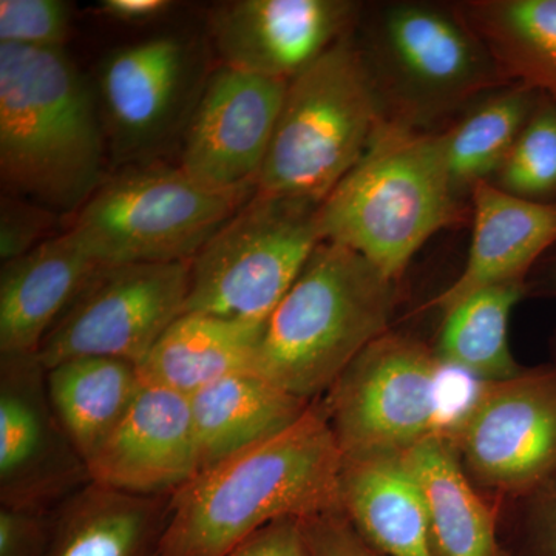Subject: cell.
I'll use <instances>...</instances> for the list:
<instances>
[{
  "mask_svg": "<svg viewBox=\"0 0 556 556\" xmlns=\"http://www.w3.org/2000/svg\"><path fill=\"white\" fill-rule=\"evenodd\" d=\"M342 466L317 399L283 433L200 471L170 496L160 556H226L277 519L338 510Z\"/></svg>",
  "mask_w": 556,
  "mask_h": 556,
  "instance_id": "obj_1",
  "label": "cell"
},
{
  "mask_svg": "<svg viewBox=\"0 0 556 556\" xmlns=\"http://www.w3.org/2000/svg\"><path fill=\"white\" fill-rule=\"evenodd\" d=\"M97 93L64 50L0 43L2 193L75 215L104 181Z\"/></svg>",
  "mask_w": 556,
  "mask_h": 556,
  "instance_id": "obj_2",
  "label": "cell"
},
{
  "mask_svg": "<svg viewBox=\"0 0 556 556\" xmlns=\"http://www.w3.org/2000/svg\"><path fill=\"white\" fill-rule=\"evenodd\" d=\"M441 131L383 119L354 169L318 206L321 241L342 244L390 280L431 237L463 222Z\"/></svg>",
  "mask_w": 556,
  "mask_h": 556,
  "instance_id": "obj_3",
  "label": "cell"
},
{
  "mask_svg": "<svg viewBox=\"0 0 556 556\" xmlns=\"http://www.w3.org/2000/svg\"><path fill=\"white\" fill-rule=\"evenodd\" d=\"M396 285L353 249L321 241L266 320L255 371L317 401L390 331Z\"/></svg>",
  "mask_w": 556,
  "mask_h": 556,
  "instance_id": "obj_4",
  "label": "cell"
},
{
  "mask_svg": "<svg viewBox=\"0 0 556 556\" xmlns=\"http://www.w3.org/2000/svg\"><path fill=\"white\" fill-rule=\"evenodd\" d=\"M386 119L354 31L289 80L255 193L321 204Z\"/></svg>",
  "mask_w": 556,
  "mask_h": 556,
  "instance_id": "obj_5",
  "label": "cell"
},
{
  "mask_svg": "<svg viewBox=\"0 0 556 556\" xmlns=\"http://www.w3.org/2000/svg\"><path fill=\"white\" fill-rule=\"evenodd\" d=\"M358 46L386 118L415 129L428 130L507 84L456 5L388 3Z\"/></svg>",
  "mask_w": 556,
  "mask_h": 556,
  "instance_id": "obj_6",
  "label": "cell"
},
{
  "mask_svg": "<svg viewBox=\"0 0 556 556\" xmlns=\"http://www.w3.org/2000/svg\"><path fill=\"white\" fill-rule=\"evenodd\" d=\"M247 201L203 188L179 166H134L105 178L68 229L101 266L190 263Z\"/></svg>",
  "mask_w": 556,
  "mask_h": 556,
  "instance_id": "obj_7",
  "label": "cell"
},
{
  "mask_svg": "<svg viewBox=\"0 0 556 556\" xmlns=\"http://www.w3.org/2000/svg\"><path fill=\"white\" fill-rule=\"evenodd\" d=\"M318 206L254 193L190 262L185 314L266 324L321 243Z\"/></svg>",
  "mask_w": 556,
  "mask_h": 556,
  "instance_id": "obj_8",
  "label": "cell"
},
{
  "mask_svg": "<svg viewBox=\"0 0 556 556\" xmlns=\"http://www.w3.org/2000/svg\"><path fill=\"white\" fill-rule=\"evenodd\" d=\"M439 364L419 340L388 331L320 401L345 459L404 456L439 426Z\"/></svg>",
  "mask_w": 556,
  "mask_h": 556,
  "instance_id": "obj_9",
  "label": "cell"
},
{
  "mask_svg": "<svg viewBox=\"0 0 556 556\" xmlns=\"http://www.w3.org/2000/svg\"><path fill=\"white\" fill-rule=\"evenodd\" d=\"M189 270V262L100 266L43 339V367L78 357L138 365L185 314Z\"/></svg>",
  "mask_w": 556,
  "mask_h": 556,
  "instance_id": "obj_10",
  "label": "cell"
},
{
  "mask_svg": "<svg viewBox=\"0 0 556 556\" xmlns=\"http://www.w3.org/2000/svg\"><path fill=\"white\" fill-rule=\"evenodd\" d=\"M475 485L522 495L556 477V365L482 383L447 430Z\"/></svg>",
  "mask_w": 556,
  "mask_h": 556,
  "instance_id": "obj_11",
  "label": "cell"
},
{
  "mask_svg": "<svg viewBox=\"0 0 556 556\" xmlns=\"http://www.w3.org/2000/svg\"><path fill=\"white\" fill-rule=\"evenodd\" d=\"M287 87V80L222 65L204 80L186 119L179 169L212 192L251 199Z\"/></svg>",
  "mask_w": 556,
  "mask_h": 556,
  "instance_id": "obj_12",
  "label": "cell"
},
{
  "mask_svg": "<svg viewBox=\"0 0 556 556\" xmlns=\"http://www.w3.org/2000/svg\"><path fill=\"white\" fill-rule=\"evenodd\" d=\"M90 482L38 353L0 354V506L53 510Z\"/></svg>",
  "mask_w": 556,
  "mask_h": 556,
  "instance_id": "obj_13",
  "label": "cell"
},
{
  "mask_svg": "<svg viewBox=\"0 0 556 556\" xmlns=\"http://www.w3.org/2000/svg\"><path fill=\"white\" fill-rule=\"evenodd\" d=\"M362 10L353 0H236L212 10L208 35L222 65L289 83L351 35Z\"/></svg>",
  "mask_w": 556,
  "mask_h": 556,
  "instance_id": "obj_14",
  "label": "cell"
},
{
  "mask_svg": "<svg viewBox=\"0 0 556 556\" xmlns=\"http://www.w3.org/2000/svg\"><path fill=\"white\" fill-rule=\"evenodd\" d=\"M193 78L192 43L179 36L139 40L101 62L97 98L116 156H141L169 137L188 112Z\"/></svg>",
  "mask_w": 556,
  "mask_h": 556,
  "instance_id": "obj_15",
  "label": "cell"
},
{
  "mask_svg": "<svg viewBox=\"0 0 556 556\" xmlns=\"http://www.w3.org/2000/svg\"><path fill=\"white\" fill-rule=\"evenodd\" d=\"M90 481L137 496H174L200 470L190 399L144 386L89 463Z\"/></svg>",
  "mask_w": 556,
  "mask_h": 556,
  "instance_id": "obj_16",
  "label": "cell"
},
{
  "mask_svg": "<svg viewBox=\"0 0 556 556\" xmlns=\"http://www.w3.org/2000/svg\"><path fill=\"white\" fill-rule=\"evenodd\" d=\"M471 243L463 273L428 303L444 317L481 289L526 281L544 252L556 244V201L510 195L492 181L470 192Z\"/></svg>",
  "mask_w": 556,
  "mask_h": 556,
  "instance_id": "obj_17",
  "label": "cell"
},
{
  "mask_svg": "<svg viewBox=\"0 0 556 556\" xmlns=\"http://www.w3.org/2000/svg\"><path fill=\"white\" fill-rule=\"evenodd\" d=\"M101 265L72 229L0 269V354L39 353L43 339Z\"/></svg>",
  "mask_w": 556,
  "mask_h": 556,
  "instance_id": "obj_18",
  "label": "cell"
},
{
  "mask_svg": "<svg viewBox=\"0 0 556 556\" xmlns=\"http://www.w3.org/2000/svg\"><path fill=\"white\" fill-rule=\"evenodd\" d=\"M189 399L199 473L283 433L313 404L254 369L219 379Z\"/></svg>",
  "mask_w": 556,
  "mask_h": 556,
  "instance_id": "obj_19",
  "label": "cell"
},
{
  "mask_svg": "<svg viewBox=\"0 0 556 556\" xmlns=\"http://www.w3.org/2000/svg\"><path fill=\"white\" fill-rule=\"evenodd\" d=\"M340 510L383 556H433L422 490L404 457L345 459Z\"/></svg>",
  "mask_w": 556,
  "mask_h": 556,
  "instance_id": "obj_20",
  "label": "cell"
},
{
  "mask_svg": "<svg viewBox=\"0 0 556 556\" xmlns=\"http://www.w3.org/2000/svg\"><path fill=\"white\" fill-rule=\"evenodd\" d=\"M170 496L87 484L53 508L49 556H160Z\"/></svg>",
  "mask_w": 556,
  "mask_h": 556,
  "instance_id": "obj_21",
  "label": "cell"
},
{
  "mask_svg": "<svg viewBox=\"0 0 556 556\" xmlns=\"http://www.w3.org/2000/svg\"><path fill=\"white\" fill-rule=\"evenodd\" d=\"M402 457L426 500L433 556H511L500 543L496 511L467 477L447 430Z\"/></svg>",
  "mask_w": 556,
  "mask_h": 556,
  "instance_id": "obj_22",
  "label": "cell"
},
{
  "mask_svg": "<svg viewBox=\"0 0 556 556\" xmlns=\"http://www.w3.org/2000/svg\"><path fill=\"white\" fill-rule=\"evenodd\" d=\"M265 325L182 314L139 362V378L192 397L219 379L255 371Z\"/></svg>",
  "mask_w": 556,
  "mask_h": 556,
  "instance_id": "obj_23",
  "label": "cell"
},
{
  "mask_svg": "<svg viewBox=\"0 0 556 556\" xmlns=\"http://www.w3.org/2000/svg\"><path fill=\"white\" fill-rule=\"evenodd\" d=\"M455 5L507 84H521L556 104V0H467Z\"/></svg>",
  "mask_w": 556,
  "mask_h": 556,
  "instance_id": "obj_24",
  "label": "cell"
},
{
  "mask_svg": "<svg viewBox=\"0 0 556 556\" xmlns=\"http://www.w3.org/2000/svg\"><path fill=\"white\" fill-rule=\"evenodd\" d=\"M47 387L62 426L89 463L129 412L142 380L134 362L78 357L47 369Z\"/></svg>",
  "mask_w": 556,
  "mask_h": 556,
  "instance_id": "obj_25",
  "label": "cell"
},
{
  "mask_svg": "<svg viewBox=\"0 0 556 556\" xmlns=\"http://www.w3.org/2000/svg\"><path fill=\"white\" fill-rule=\"evenodd\" d=\"M526 281L481 289L442 317L434 356L482 383L515 378L522 368L508 343L511 311L525 298Z\"/></svg>",
  "mask_w": 556,
  "mask_h": 556,
  "instance_id": "obj_26",
  "label": "cell"
},
{
  "mask_svg": "<svg viewBox=\"0 0 556 556\" xmlns=\"http://www.w3.org/2000/svg\"><path fill=\"white\" fill-rule=\"evenodd\" d=\"M540 93L506 84L471 102L463 116L441 131L448 170L460 195L492 181L525 129Z\"/></svg>",
  "mask_w": 556,
  "mask_h": 556,
  "instance_id": "obj_27",
  "label": "cell"
},
{
  "mask_svg": "<svg viewBox=\"0 0 556 556\" xmlns=\"http://www.w3.org/2000/svg\"><path fill=\"white\" fill-rule=\"evenodd\" d=\"M510 195L546 201L556 193V104L544 94L492 179Z\"/></svg>",
  "mask_w": 556,
  "mask_h": 556,
  "instance_id": "obj_28",
  "label": "cell"
},
{
  "mask_svg": "<svg viewBox=\"0 0 556 556\" xmlns=\"http://www.w3.org/2000/svg\"><path fill=\"white\" fill-rule=\"evenodd\" d=\"M72 13L64 0H0V43L64 50Z\"/></svg>",
  "mask_w": 556,
  "mask_h": 556,
  "instance_id": "obj_29",
  "label": "cell"
},
{
  "mask_svg": "<svg viewBox=\"0 0 556 556\" xmlns=\"http://www.w3.org/2000/svg\"><path fill=\"white\" fill-rule=\"evenodd\" d=\"M60 215L33 201L2 193L0 204V260L9 263L22 257L43 241L51 239L50 230Z\"/></svg>",
  "mask_w": 556,
  "mask_h": 556,
  "instance_id": "obj_30",
  "label": "cell"
},
{
  "mask_svg": "<svg viewBox=\"0 0 556 556\" xmlns=\"http://www.w3.org/2000/svg\"><path fill=\"white\" fill-rule=\"evenodd\" d=\"M53 510L0 506V556H49Z\"/></svg>",
  "mask_w": 556,
  "mask_h": 556,
  "instance_id": "obj_31",
  "label": "cell"
},
{
  "mask_svg": "<svg viewBox=\"0 0 556 556\" xmlns=\"http://www.w3.org/2000/svg\"><path fill=\"white\" fill-rule=\"evenodd\" d=\"M302 522L311 556H383L362 540L340 508Z\"/></svg>",
  "mask_w": 556,
  "mask_h": 556,
  "instance_id": "obj_32",
  "label": "cell"
},
{
  "mask_svg": "<svg viewBox=\"0 0 556 556\" xmlns=\"http://www.w3.org/2000/svg\"><path fill=\"white\" fill-rule=\"evenodd\" d=\"M226 556H311L302 519L283 518L263 527Z\"/></svg>",
  "mask_w": 556,
  "mask_h": 556,
  "instance_id": "obj_33",
  "label": "cell"
},
{
  "mask_svg": "<svg viewBox=\"0 0 556 556\" xmlns=\"http://www.w3.org/2000/svg\"><path fill=\"white\" fill-rule=\"evenodd\" d=\"M532 532V556H556V477L543 486Z\"/></svg>",
  "mask_w": 556,
  "mask_h": 556,
  "instance_id": "obj_34",
  "label": "cell"
},
{
  "mask_svg": "<svg viewBox=\"0 0 556 556\" xmlns=\"http://www.w3.org/2000/svg\"><path fill=\"white\" fill-rule=\"evenodd\" d=\"M169 0H102L98 10L104 16L126 24H148L172 10Z\"/></svg>",
  "mask_w": 556,
  "mask_h": 556,
  "instance_id": "obj_35",
  "label": "cell"
},
{
  "mask_svg": "<svg viewBox=\"0 0 556 556\" xmlns=\"http://www.w3.org/2000/svg\"><path fill=\"white\" fill-rule=\"evenodd\" d=\"M544 288H546V291L551 292V294H556V260L547 270Z\"/></svg>",
  "mask_w": 556,
  "mask_h": 556,
  "instance_id": "obj_36",
  "label": "cell"
},
{
  "mask_svg": "<svg viewBox=\"0 0 556 556\" xmlns=\"http://www.w3.org/2000/svg\"><path fill=\"white\" fill-rule=\"evenodd\" d=\"M555 351H556V343H555ZM556 365V364H555Z\"/></svg>",
  "mask_w": 556,
  "mask_h": 556,
  "instance_id": "obj_37",
  "label": "cell"
}]
</instances>
